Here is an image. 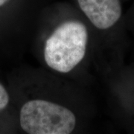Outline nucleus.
<instances>
[{"label":"nucleus","mask_w":134,"mask_h":134,"mask_svg":"<svg viewBox=\"0 0 134 134\" xmlns=\"http://www.w3.org/2000/svg\"><path fill=\"white\" fill-rule=\"evenodd\" d=\"M9 102V96L5 88L0 83V110L6 107Z\"/></svg>","instance_id":"20e7f679"},{"label":"nucleus","mask_w":134,"mask_h":134,"mask_svg":"<svg viewBox=\"0 0 134 134\" xmlns=\"http://www.w3.org/2000/svg\"><path fill=\"white\" fill-rule=\"evenodd\" d=\"M19 119L22 128L29 134H69L76 125L71 110L43 100L25 103Z\"/></svg>","instance_id":"f03ea898"},{"label":"nucleus","mask_w":134,"mask_h":134,"mask_svg":"<svg viewBox=\"0 0 134 134\" xmlns=\"http://www.w3.org/2000/svg\"><path fill=\"white\" fill-rule=\"evenodd\" d=\"M82 11L96 28L107 29L119 21L122 8L120 0H77Z\"/></svg>","instance_id":"7ed1b4c3"},{"label":"nucleus","mask_w":134,"mask_h":134,"mask_svg":"<svg viewBox=\"0 0 134 134\" xmlns=\"http://www.w3.org/2000/svg\"><path fill=\"white\" fill-rule=\"evenodd\" d=\"M8 1V0H0V6L5 5Z\"/></svg>","instance_id":"39448f33"},{"label":"nucleus","mask_w":134,"mask_h":134,"mask_svg":"<svg viewBox=\"0 0 134 134\" xmlns=\"http://www.w3.org/2000/svg\"><path fill=\"white\" fill-rule=\"evenodd\" d=\"M87 30L79 22L60 25L46 42L44 58L54 70L66 73L83 60L87 45Z\"/></svg>","instance_id":"f257e3e1"}]
</instances>
